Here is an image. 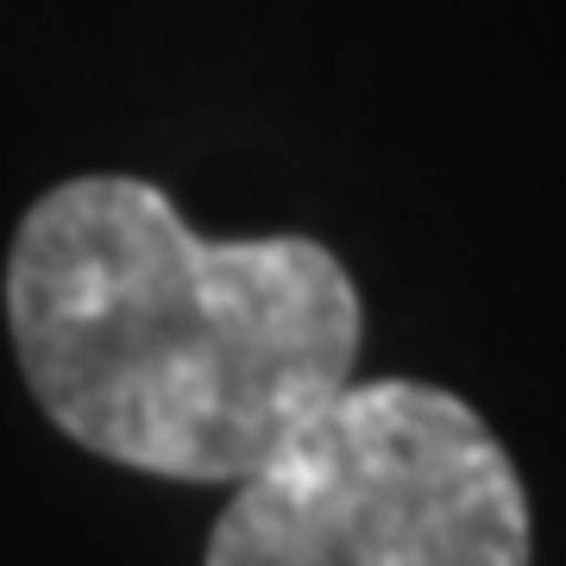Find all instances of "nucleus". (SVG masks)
<instances>
[{
	"mask_svg": "<svg viewBox=\"0 0 566 566\" xmlns=\"http://www.w3.org/2000/svg\"><path fill=\"white\" fill-rule=\"evenodd\" d=\"M7 327L76 447L240 485L353 385L365 308L322 240H208L151 182L76 177L13 233Z\"/></svg>",
	"mask_w": 566,
	"mask_h": 566,
	"instance_id": "f257e3e1",
	"label": "nucleus"
},
{
	"mask_svg": "<svg viewBox=\"0 0 566 566\" xmlns=\"http://www.w3.org/2000/svg\"><path fill=\"white\" fill-rule=\"evenodd\" d=\"M528 491L485 416L422 378H353L233 485L208 566H528Z\"/></svg>",
	"mask_w": 566,
	"mask_h": 566,
	"instance_id": "f03ea898",
	"label": "nucleus"
}]
</instances>
